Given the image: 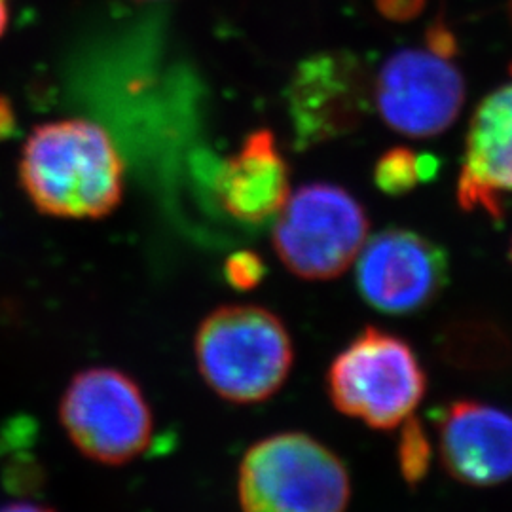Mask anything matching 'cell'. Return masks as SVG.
Returning a JSON list of instances; mask_svg holds the SVG:
<instances>
[{
  "mask_svg": "<svg viewBox=\"0 0 512 512\" xmlns=\"http://www.w3.org/2000/svg\"><path fill=\"white\" fill-rule=\"evenodd\" d=\"M19 181L42 215L103 219L124 198L126 165L103 126L63 118L31 131L21 148Z\"/></svg>",
  "mask_w": 512,
  "mask_h": 512,
  "instance_id": "1",
  "label": "cell"
},
{
  "mask_svg": "<svg viewBox=\"0 0 512 512\" xmlns=\"http://www.w3.org/2000/svg\"><path fill=\"white\" fill-rule=\"evenodd\" d=\"M194 357L203 382L222 401L264 403L291 376L293 336L264 306L224 304L198 325Z\"/></svg>",
  "mask_w": 512,
  "mask_h": 512,
  "instance_id": "2",
  "label": "cell"
},
{
  "mask_svg": "<svg viewBox=\"0 0 512 512\" xmlns=\"http://www.w3.org/2000/svg\"><path fill=\"white\" fill-rule=\"evenodd\" d=\"M348 465L306 433H275L255 442L241 459V512H346Z\"/></svg>",
  "mask_w": 512,
  "mask_h": 512,
  "instance_id": "3",
  "label": "cell"
},
{
  "mask_svg": "<svg viewBox=\"0 0 512 512\" xmlns=\"http://www.w3.org/2000/svg\"><path fill=\"white\" fill-rule=\"evenodd\" d=\"M427 391L418 353L403 336L366 327L329 366L327 393L334 408L376 431H389L414 416Z\"/></svg>",
  "mask_w": 512,
  "mask_h": 512,
  "instance_id": "4",
  "label": "cell"
},
{
  "mask_svg": "<svg viewBox=\"0 0 512 512\" xmlns=\"http://www.w3.org/2000/svg\"><path fill=\"white\" fill-rule=\"evenodd\" d=\"M59 421L84 458L107 467L143 456L154 437V414L141 385L114 366L74 374L59 401Z\"/></svg>",
  "mask_w": 512,
  "mask_h": 512,
  "instance_id": "5",
  "label": "cell"
},
{
  "mask_svg": "<svg viewBox=\"0 0 512 512\" xmlns=\"http://www.w3.org/2000/svg\"><path fill=\"white\" fill-rule=\"evenodd\" d=\"M274 249L291 274L330 281L348 270L368 239L365 209L329 183L300 186L275 215Z\"/></svg>",
  "mask_w": 512,
  "mask_h": 512,
  "instance_id": "6",
  "label": "cell"
},
{
  "mask_svg": "<svg viewBox=\"0 0 512 512\" xmlns=\"http://www.w3.org/2000/svg\"><path fill=\"white\" fill-rule=\"evenodd\" d=\"M446 251L425 236L389 228L357 256V289L370 308L406 317L427 310L448 285Z\"/></svg>",
  "mask_w": 512,
  "mask_h": 512,
  "instance_id": "7",
  "label": "cell"
},
{
  "mask_svg": "<svg viewBox=\"0 0 512 512\" xmlns=\"http://www.w3.org/2000/svg\"><path fill=\"white\" fill-rule=\"evenodd\" d=\"M450 57L433 48H410L385 61L372 97L389 128L423 139L439 135L456 122L465 82Z\"/></svg>",
  "mask_w": 512,
  "mask_h": 512,
  "instance_id": "8",
  "label": "cell"
},
{
  "mask_svg": "<svg viewBox=\"0 0 512 512\" xmlns=\"http://www.w3.org/2000/svg\"><path fill=\"white\" fill-rule=\"evenodd\" d=\"M289 109L300 147L357 128L368 112V84L359 59L349 54L306 59L294 73Z\"/></svg>",
  "mask_w": 512,
  "mask_h": 512,
  "instance_id": "9",
  "label": "cell"
},
{
  "mask_svg": "<svg viewBox=\"0 0 512 512\" xmlns=\"http://www.w3.org/2000/svg\"><path fill=\"white\" fill-rule=\"evenodd\" d=\"M440 463L461 484L492 488L512 480V412L458 399L437 421Z\"/></svg>",
  "mask_w": 512,
  "mask_h": 512,
  "instance_id": "10",
  "label": "cell"
},
{
  "mask_svg": "<svg viewBox=\"0 0 512 512\" xmlns=\"http://www.w3.org/2000/svg\"><path fill=\"white\" fill-rule=\"evenodd\" d=\"M512 192V84L488 95L467 133L459 203L501 217V196Z\"/></svg>",
  "mask_w": 512,
  "mask_h": 512,
  "instance_id": "11",
  "label": "cell"
},
{
  "mask_svg": "<svg viewBox=\"0 0 512 512\" xmlns=\"http://www.w3.org/2000/svg\"><path fill=\"white\" fill-rule=\"evenodd\" d=\"M215 192L232 219L260 224L275 217L291 194L289 169L268 129H258L220 167Z\"/></svg>",
  "mask_w": 512,
  "mask_h": 512,
  "instance_id": "12",
  "label": "cell"
},
{
  "mask_svg": "<svg viewBox=\"0 0 512 512\" xmlns=\"http://www.w3.org/2000/svg\"><path fill=\"white\" fill-rule=\"evenodd\" d=\"M437 171L433 156H421L410 148H393L376 165L374 181L385 194L399 196L414 190L421 181L431 179Z\"/></svg>",
  "mask_w": 512,
  "mask_h": 512,
  "instance_id": "13",
  "label": "cell"
},
{
  "mask_svg": "<svg viewBox=\"0 0 512 512\" xmlns=\"http://www.w3.org/2000/svg\"><path fill=\"white\" fill-rule=\"evenodd\" d=\"M433 461V444L416 416L403 421V429L397 442V463L404 482L418 486L427 476Z\"/></svg>",
  "mask_w": 512,
  "mask_h": 512,
  "instance_id": "14",
  "label": "cell"
},
{
  "mask_svg": "<svg viewBox=\"0 0 512 512\" xmlns=\"http://www.w3.org/2000/svg\"><path fill=\"white\" fill-rule=\"evenodd\" d=\"M224 275L238 291H251L264 279L266 266L260 256L251 251H239L226 260Z\"/></svg>",
  "mask_w": 512,
  "mask_h": 512,
  "instance_id": "15",
  "label": "cell"
},
{
  "mask_svg": "<svg viewBox=\"0 0 512 512\" xmlns=\"http://www.w3.org/2000/svg\"><path fill=\"white\" fill-rule=\"evenodd\" d=\"M376 8L382 12L391 21H412L418 18L423 8H425V0H374Z\"/></svg>",
  "mask_w": 512,
  "mask_h": 512,
  "instance_id": "16",
  "label": "cell"
},
{
  "mask_svg": "<svg viewBox=\"0 0 512 512\" xmlns=\"http://www.w3.org/2000/svg\"><path fill=\"white\" fill-rule=\"evenodd\" d=\"M0 512H57L55 509H50L46 505L40 503H33V501H16L10 505H4Z\"/></svg>",
  "mask_w": 512,
  "mask_h": 512,
  "instance_id": "17",
  "label": "cell"
},
{
  "mask_svg": "<svg viewBox=\"0 0 512 512\" xmlns=\"http://www.w3.org/2000/svg\"><path fill=\"white\" fill-rule=\"evenodd\" d=\"M10 21V0H0V37L6 33Z\"/></svg>",
  "mask_w": 512,
  "mask_h": 512,
  "instance_id": "18",
  "label": "cell"
},
{
  "mask_svg": "<svg viewBox=\"0 0 512 512\" xmlns=\"http://www.w3.org/2000/svg\"><path fill=\"white\" fill-rule=\"evenodd\" d=\"M12 120V114L8 112V105L0 99V122L4 124V126H8V122Z\"/></svg>",
  "mask_w": 512,
  "mask_h": 512,
  "instance_id": "19",
  "label": "cell"
},
{
  "mask_svg": "<svg viewBox=\"0 0 512 512\" xmlns=\"http://www.w3.org/2000/svg\"><path fill=\"white\" fill-rule=\"evenodd\" d=\"M509 255H511V262H512V241H511V251H509Z\"/></svg>",
  "mask_w": 512,
  "mask_h": 512,
  "instance_id": "20",
  "label": "cell"
},
{
  "mask_svg": "<svg viewBox=\"0 0 512 512\" xmlns=\"http://www.w3.org/2000/svg\"><path fill=\"white\" fill-rule=\"evenodd\" d=\"M511 6H512V2H511Z\"/></svg>",
  "mask_w": 512,
  "mask_h": 512,
  "instance_id": "21",
  "label": "cell"
}]
</instances>
